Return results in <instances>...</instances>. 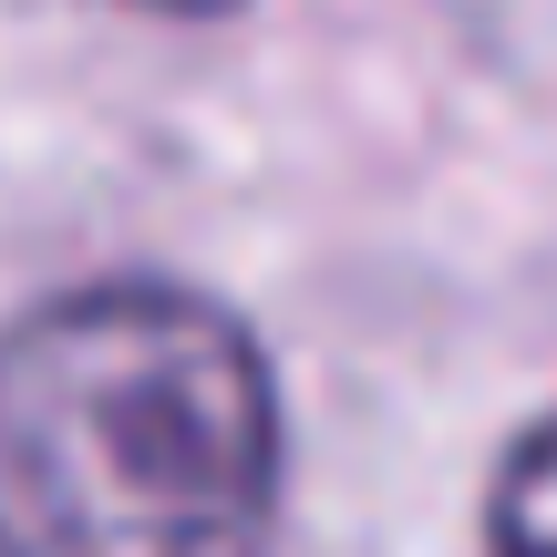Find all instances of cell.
<instances>
[{
    "label": "cell",
    "mask_w": 557,
    "mask_h": 557,
    "mask_svg": "<svg viewBox=\"0 0 557 557\" xmlns=\"http://www.w3.org/2000/svg\"><path fill=\"white\" fill-rule=\"evenodd\" d=\"M278 393L218 299L94 278L0 331V557H269Z\"/></svg>",
    "instance_id": "1"
},
{
    "label": "cell",
    "mask_w": 557,
    "mask_h": 557,
    "mask_svg": "<svg viewBox=\"0 0 557 557\" xmlns=\"http://www.w3.org/2000/svg\"><path fill=\"white\" fill-rule=\"evenodd\" d=\"M135 11H165V21H218V11H238V0H135Z\"/></svg>",
    "instance_id": "3"
},
{
    "label": "cell",
    "mask_w": 557,
    "mask_h": 557,
    "mask_svg": "<svg viewBox=\"0 0 557 557\" xmlns=\"http://www.w3.org/2000/svg\"><path fill=\"white\" fill-rule=\"evenodd\" d=\"M485 557H557V413L527 423L485 506Z\"/></svg>",
    "instance_id": "2"
}]
</instances>
